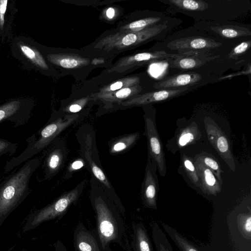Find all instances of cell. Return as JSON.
<instances>
[{"instance_id":"obj_9","label":"cell","mask_w":251,"mask_h":251,"mask_svg":"<svg viewBox=\"0 0 251 251\" xmlns=\"http://www.w3.org/2000/svg\"><path fill=\"white\" fill-rule=\"evenodd\" d=\"M218 79L217 77L209 75L184 73L162 79L154 85V87L158 90L182 87L198 88L209 82L217 81Z\"/></svg>"},{"instance_id":"obj_28","label":"cell","mask_w":251,"mask_h":251,"mask_svg":"<svg viewBox=\"0 0 251 251\" xmlns=\"http://www.w3.org/2000/svg\"><path fill=\"white\" fill-rule=\"evenodd\" d=\"M251 47V40L244 41L235 46L230 52V56L234 58L243 55Z\"/></svg>"},{"instance_id":"obj_36","label":"cell","mask_w":251,"mask_h":251,"mask_svg":"<svg viewBox=\"0 0 251 251\" xmlns=\"http://www.w3.org/2000/svg\"><path fill=\"white\" fill-rule=\"evenodd\" d=\"M123 86V83L121 81H117L112 84L110 88L111 90L114 91L120 89Z\"/></svg>"},{"instance_id":"obj_19","label":"cell","mask_w":251,"mask_h":251,"mask_svg":"<svg viewBox=\"0 0 251 251\" xmlns=\"http://www.w3.org/2000/svg\"><path fill=\"white\" fill-rule=\"evenodd\" d=\"M133 235L131 245L134 251H154L151 242L144 225L133 224Z\"/></svg>"},{"instance_id":"obj_30","label":"cell","mask_w":251,"mask_h":251,"mask_svg":"<svg viewBox=\"0 0 251 251\" xmlns=\"http://www.w3.org/2000/svg\"><path fill=\"white\" fill-rule=\"evenodd\" d=\"M7 0H0V28L2 29L4 24V16L7 9Z\"/></svg>"},{"instance_id":"obj_8","label":"cell","mask_w":251,"mask_h":251,"mask_svg":"<svg viewBox=\"0 0 251 251\" xmlns=\"http://www.w3.org/2000/svg\"><path fill=\"white\" fill-rule=\"evenodd\" d=\"M208 140L229 169L234 172L236 164L229 141L217 124L209 117L203 120Z\"/></svg>"},{"instance_id":"obj_7","label":"cell","mask_w":251,"mask_h":251,"mask_svg":"<svg viewBox=\"0 0 251 251\" xmlns=\"http://www.w3.org/2000/svg\"><path fill=\"white\" fill-rule=\"evenodd\" d=\"M155 116L156 110L152 107L146 109L144 115L148 157L155 164L159 175L164 177L167 172L165 152L157 131Z\"/></svg>"},{"instance_id":"obj_4","label":"cell","mask_w":251,"mask_h":251,"mask_svg":"<svg viewBox=\"0 0 251 251\" xmlns=\"http://www.w3.org/2000/svg\"><path fill=\"white\" fill-rule=\"evenodd\" d=\"M225 43L220 39L202 34H185L184 32L174 35L159 42L156 51H163L168 53L180 55L202 54L209 55L216 49L223 48Z\"/></svg>"},{"instance_id":"obj_21","label":"cell","mask_w":251,"mask_h":251,"mask_svg":"<svg viewBox=\"0 0 251 251\" xmlns=\"http://www.w3.org/2000/svg\"><path fill=\"white\" fill-rule=\"evenodd\" d=\"M161 226L180 251H199L191 242L166 223Z\"/></svg>"},{"instance_id":"obj_18","label":"cell","mask_w":251,"mask_h":251,"mask_svg":"<svg viewBox=\"0 0 251 251\" xmlns=\"http://www.w3.org/2000/svg\"><path fill=\"white\" fill-rule=\"evenodd\" d=\"M218 56H210L202 54L180 55L166 60L169 66L180 70H194L202 66L208 61L217 58Z\"/></svg>"},{"instance_id":"obj_25","label":"cell","mask_w":251,"mask_h":251,"mask_svg":"<svg viewBox=\"0 0 251 251\" xmlns=\"http://www.w3.org/2000/svg\"><path fill=\"white\" fill-rule=\"evenodd\" d=\"M181 164L190 181L197 187H200V181L196 173V169L193 158L181 152Z\"/></svg>"},{"instance_id":"obj_26","label":"cell","mask_w":251,"mask_h":251,"mask_svg":"<svg viewBox=\"0 0 251 251\" xmlns=\"http://www.w3.org/2000/svg\"><path fill=\"white\" fill-rule=\"evenodd\" d=\"M239 228L240 231L245 238L251 239V216L250 212L249 213H243L239 216Z\"/></svg>"},{"instance_id":"obj_2","label":"cell","mask_w":251,"mask_h":251,"mask_svg":"<svg viewBox=\"0 0 251 251\" xmlns=\"http://www.w3.org/2000/svg\"><path fill=\"white\" fill-rule=\"evenodd\" d=\"M40 164L38 157L30 159L0 181V227L30 193V178Z\"/></svg>"},{"instance_id":"obj_34","label":"cell","mask_w":251,"mask_h":251,"mask_svg":"<svg viewBox=\"0 0 251 251\" xmlns=\"http://www.w3.org/2000/svg\"><path fill=\"white\" fill-rule=\"evenodd\" d=\"M82 109V106L78 104H73L71 105L68 111L71 113H76L80 111Z\"/></svg>"},{"instance_id":"obj_32","label":"cell","mask_w":251,"mask_h":251,"mask_svg":"<svg viewBox=\"0 0 251 251\" xmlns=\"http://www.w3.org/2000/svg\"><path fill=\"white\" fill-rule=\"evenodd\" d=\"M137 39V35L134 33H130L126 35L123 38L122 43L124 45L129 46L135 43Z\"/></svg>"},{"instance_id":"obj_16","label":"cell","mask_w":251,"mask_h":251,"mask_svg":"<svg viewBox=\"0 0 251 251\" xmlns=\"http://www.w3.org/2000/svg\"><path fill=\"white\" fill-rule=\"evenodd\" d=\"M200 181V188L207 195L216 196L222 190L220 183L212 172L201 162L193 158Z\"/></svg>"},{"instance_id":"obj_22","label":"cell","mask_w":251,"mask_h":251,"mask_svg":"<svg viewBox=\"0 0 251 251\" xmlns=\"http://www.w3.org/2000/svg\"><path fill=\"white\" fill-rule=\"evenodd\" d=\"M193 159L201 162L208 168L215 176L220 183L222 185L223 183L221 176L222 170L220 163L214 156L209 153L201 152L196 155Z\"/></svg>"},{"instance_id":"obj_3","label":"cell","mask_w":251,"mask_h":251,"mask_svg":"<svg viewBox=\"0 0 251 251\" xmlns=\"http://www.w3.org/2000/svg\"><path fill=\"white\" fill-rule=\"evenodd\" d=\"M76 118V116H68L51 118L43 128L26 140L27 147L20 155L6 162L4 172H9L43 150L53 142L62 131L74 123Z\"/></svg>"},{"instance_id":"obj_37","label":"cell","mask_w":251,"mask_h":251,"mask_svg":"<svg viewBox=\"0 0 251 251\" xmlns=\"http://www.w3.org/2000/svg\"><path fill=\"white\" fill-rule=\"evenodd\" d=\"M115 15L114 9L112 8H109L106 11V16L109 19H112Z\"/></svg>"},{"instance_id":"obj_23","label":"cell","mask_w":251,"mask_h":251,"mask_svg":"<svg viewBox=\"0 0 251 251\" xmlns=\"http://www.w3.org/2000/svg\"><path fill=\"white\" fill-rule=\"evenodd\" d=\"M152 238L157 251H174L166 235L156 222L151 225Z\"/></svg>"},{"instance_id":"obj_17","label":"cell","mask_w":251,"mask_h":251,"mask_svg":"<svg viewBox=\"0 0 251 251\" xmlns=\"http://www.w3.org/2000/svg\"><path fill=\"white\" fill-rule=\"evenodd\" d=\"M75 251H100L96 236L79 223L74 233Z\"/></svg>"},{"instance_id":"obj_20","label":"cell","mask_w":251,"mask_h":251,"mask_svg":"<svg viewBox=\"0 0 251 251\" xmlns=\"http://www.w3.org/2000/svg\"><path fill=\"white\" fill-rule=\"evenodd\" d=\"M140 134L138 132L122 136L111 143L109 151L111 154H117L127 151L136 144Z\"/></svg>"},{"instance_id":"obj_31","label":"cell","mask_w":251,"mask_h":251,"mask_svg":"<svg viewBox=\"0 0 251 251\" xmlns=\"http://www.w3.org/2000/svg\"><path fill=\"white\" fill-rule=\"evenodd\" d=\"M60 65L65 68H73L78 65V62L75 59L64 58L60 61Z\"/></svg>"},{"instance_id":"obj_12","label":"cell","mask_w":251,"mask_h":251,"mask_svg":"<svg viewBox=\"0 0 251 251\" xmlns=\"http://www.w3.org/2000/svg\"><path fill=\"white\" fill-rule=\"evenodd\" d=\"M193 29L211 32L224 39H238L241 37L251 35V30L247 27L239 26L232 24H215L213 22H204L203 24L200 22L194 25Z\"/></svg>"},{"instance_id":"obj_35","label":"cell","mask_w":251,"mask_h":251,"mask_svg":"<svg viewBox=\"0 0 251 251\" xmlns=\"http://www.w3.org/2000/svg\"><path fill=\"white\" fill-rule=\"evenodd\" d=\"M55 251H67V249L60 241L58 240L54 244Z\"/></svg>"},{"instance_id":"obj_6","label":"cell","mask_w":251,"mask_h":251,"mask_svg":"<svg viewBox=\"0 0 251 251\" xmlns=\"http://www.w3.org/2000/svg\"><path fill=\"white\" fill-rule=\"evenodd\" d=\"M87 131L84 130L77 135V140L80 145V152L82 158L87 164L88 169L92 173V176L100 183L107 193L113 200L121 212L124 214L125 209L122 203L119 198L106 177L104 172L101 168L100 162L99 159H95L93 158L94 143L95 136L93 131L91 129L89 130L87 127Z\"/></svg>"},{"instance_id":"obj_11","label":"cell","mask_w":251,"mask_h":251,"mask_svg":"<svg viewBox=\"0 0 251 251\" xmlns=\"http://www.w3.org/2000/svg\"><path fill=\"white\" fill-rule=\"evenodd\" d=\"M157 171L155 164L148 157L142 184L141 199L146 207L154 210H157V200L159 190Z\"/></svg>"},{"instance_id":"obj_27","label":"cell","mask_w":251,"mask_h":251,"mask_svg":"<svg viewBox=\"0 0 251 251\" xmlns=\"http://www.w3.org/2000/svg\"><path fill=\"white\" fill-rule=\"evenodd\" d=\"M17 148V143L0 138V157L6 154L12 156L16 152Z\"/></svg>"},{"instance_id":"obj_24","label":"cell","mask_w":251,"mask_h":251,"mask_svg":"<svg viewBox=\"0 0 251 251\" xmlns=\"http://www.w3.org/2000/svg\"><path fill=\"white\" fill-rule=\"evenodd\" d=\"M19 46L23 54L32 63L42 69L48 68L44 58L37 50L24 44H20Z\"/></svg>"},{"instance_id":"obj_15","label":"cell","mask_w":251,"mask_h":251,"mask_svg":"<svg viewBox=\"0 0 251 251\" xmlns=\"http://www.w3.org/2000/svg\"><path fill=\"white\" fill-rule=\"evenodd\" d=\"M197 88L196 87H182L160 89L145 94L129 104H149L161 102L184 95Z\"/></svg>"},{"instance_id":"obj_10","label":"cell","mask_w":251,"mask_h":251,"mask_svg":"<svg viewBox=\"0 0 251 251\" xmlns=\"http://www.w3.org/2000/svg\"><path fill=\"white\" fill-rule=\"evenodd\" d=\"M201 132L195 121H186L177 128L173 137L167 141L166 148L175 154L176 151L196 143L201 139Z\"/></svg>"},{"instance_id":"obj_5","label":"cell","mask_w":251,"mask_h":251,"mask_svg":"<svg viewBox=\"0 0 251 251\" xmlns=\"http://www.w3.org/2000/svg\"><path fill=\"white\" fill-rule=\"evenodd\" d=\"M85 184V181L84 180L51 203L30 214L23 227V231L27 232L33 229L43 222L56 218L60 219L68 208L77 201Z\"/></svg>"},{"instance_id":"obj_1","label":"cell","mask_w":251,"mask_h":251,"mask_svg":"<svg viewBox=\"0 0 251 251\" xmlns=\"http://www.w3.org/2000/svg\"><path fill=\"white\" fill-rule=\"evenodd\" d=\"M90 201L96 213L97 231L101 247L104 249L111 242L122 246L124 224L121 210L93 176L91 179Z\"/></svg>"},{"instance_id":"obj_29","label":"cell","mask_w":251,"mask_h":251,"mask_svg":"<svg viewBox=\"0 0 251 251\" xmlns=\"http://www.w3.org/2000/svg\"><path fill=\"white\" fill-rule=\"evenodd\" d=\"M85 164V162L83 158H79L74 161L68 166L66 173V176L68 177L69 175H72L74 172L83 168Z\"/></svg>"},{"instance_id":"obj_13","label":"cell","mask_w":251,"mask_h":251,"mask_svg":"<svg viewBox=\"0 0 251 251\" xmlns=\"http://www.w3.org/2000/svg\"><path fill=\"white\" fill-rule=\"evenodd\" d=\"M31 108L20 100H13L0 106V124L12 123L15 127L26 124L30 117Z\"/></svg>"},{"instance_id":"obj_14","label":"cell","mask_w":251,"mask_h":251,"mask_svg":"<svg viewBox=\"0 0 251 251\" xmlns=\"http://www.w3.org/2000/svg\"><path fill=\"white\" fill-rule=\"evenodd\" d=\"M47 151L42 166L45 179L50 178L58 172L66 152L65 145L61 141L54 143Z\"/></svg>"},{"instance_id":"obj_33","label":"cell","mask_w":251,"mask_h":251,"mask_svg":"<svg viewBox=\"0 0 251 251\" xmlns=\"http://www.w3.org/2000/svg\"><path fill=\"white\" fill-rule=\"evenodd\" d=\"M131 92V90L129 88H125L118 91L116 93V96L119 99H124L127 97Z\"/></svg>"}]
</instances>
